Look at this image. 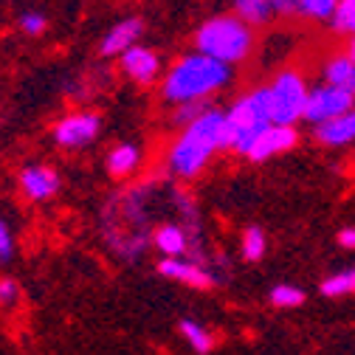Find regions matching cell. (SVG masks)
Wrapping results in <instances>:
<instances>
[{
	"label": "cell",
	"mask_w": 355,
	"mask_h": 355,
	"mask_svg": "<svg viewBox=\"0 0 355 355\" xmlns=\"http://www.w3.org/2000/svg\"><path fill=\"white\" fill-rule=\"evenodd\" d=\"M20 26H23L26 34H40L42 28H46V17L37 15V12H26V15L20 17Z\"/></svg>",
	"instance_id": "25"
},
{
	"label": "cell",
	"mask_w": 355,
	"mask_h": 355,
	"mask_svg": "<svg viewBox=\"0 0 355 355\" xmlns=\"http://www.w3.org/2000/svg\"><path fill=\"white\" fill-rule=\"evenodd\" d=\"M262 254H265V234L259 226H248L243 234V257L248 262H257L262 259Z\"/></svg>",
	"instance_id": "21"
},
{
	"label": "cell",
	"mask_w": 355,
	"mask_h": 355,
	"mask_svg": "<svg viewBox=\"0 0 355 355\" xmlns=\"http://www.w3.org/2000/svg\"><path fill=\"white\" fill-rule=\"evenodd\" d=\"M302 302H304V293L293 285H277L271 291V304H277V307H299Z\"/></svg>",
	"instance_id": "23"
},
{
	"label": "cell",
	"mask_w": 355,
	"mask_h": 355,
	"mask_svg": "<svg viewBox=\"0 0 355 355\" xmlns=\"http://www.w3.org/2000/svg\"><path fill=\"white\" fill-rule=\"evenodd\" d=\"M158 271L175 282H184V285H192V288H211L217 279L211 271H206L203 265L198 262H189V259H164L158 265Z\"/></svg>",
	"instance_id": "9"
},
{
	"label": "cell",
	"mask_w": 355,
	"mask_h": 355,
	"mask_svg": "<svg viewBox=\"0 0 355 355\" xmlns=\"http://www.w3.org/2000/svg\"><path fill=\"white\" fill-rule=\"evenodd\" d=\"M336 240H338V245H341V248H349V251H352V248H355V226L341 229Z\"/></svg>",
	"instance_id": "29"
},
{
	"label": "cell",
	"mask_w": 355,
	"mask_h": 355,
	"mask_svg": "<svg viewBox=\"0 0 355 355\" xmlns=\"http://www.w3.org/2000/svg\"><path fill=\"white\" fill-rule=\"evenodd\" d=\"M20 296V288L15 279H0V304H12Z\"/></svg>",
	"instance_id": "27"
},
{
	"label": "cell",
	"mask_w": 355,
	"mask_h": 355,
	"mask_svg": "<svg viewBox=\"0 0 355 355\" xmlns=\"http://www.w3.org/2000/svg\"><path fill=\"white\" fill-rule=\"evenodd\" d=\"M136 166H139V150L132 147V144L116 147V150L110 153V158H107L110 175H127V172H132Z\"/></svg>",
	"instance_id": "17"
},
{
	"label": "cell",
	"mask_w": 355,
	"mask_h": 355,
	"mask_svg": "<svg viewBox=\"0 0 355 355\" xmlns=\"http://www.w3.org/2000/svg\"><path fill=\"white\" fill-rule=\"evenodd\" d=\"M121 65L132 79H139V82H153L155 73H158V57L147 49H130L121 57Z\"/></svg>",
	"instance_id": "14"
},
{
	"label": "cell",
	"mask_w": 355,
	"mask_h": 355,
	"mask_svg": "<svg viewBox=\"0 0 355 355\" xmlns=\"http://www.w3.org/2000/svg\"><path fill=\"white\" fill-rule=\"evenodd\" d=\"M271 6L277 15H296L299 12V0H271Z\"/></svg>",
	"instance_id": "28"
},
{
	"label": "cell",
	"mask_w": 355,
	"mask_h": 355,
	"mask_svg": "<svg viewBox=\"0 0 355 355\" xmlns=\"http://www.w3.org/2000/svg\"><path fill=\"white\" fill-rule=\"evenodd\" d=\"M349 110H355V96L338 91V87H330V85H319L307 96L304 121L319 127V124H327V121H333V119H338Z\"/></svg>",
	"instance_id": "6"
},
{
	"label": "cell",
	"mask_w": 355,
	"mask_h": 355,
	"mask_svg": "<svg viewBox=\"0 0 355 355\" xmlns=\"http://www.w3.org/2000/svg\"><path fill=\"white\" fill-rule=\"evenodd\" d=\"M347 54H349V57H352V62H355V37L349 40V46H347Z\"/></svg>",
	"instance_id": "30"
},
{
	"label": "cell",
	"mask_w": 355,
	"mask_h": 355,
	"mask_svg": "<svg viewBox=\"0 0 355 355\" xmlns=\"http://www.w3.org/2000/svg\"><path fill=\"white\" fill-rule=\"evenodd\" d=\"M181 336L189 341V347L195 349V352H200V355H206L209 349H211V336H209V330L206 327H200L198 322H192V319H184L181 322Z\"/></svg>",
	"instance_id": "18"
},
{
	"label": "cell",
	"mask_w": 355,
	"mask_h": 355,
	"mask_svg": "<svg viewBox=\"0 0 355 355\" xmlns=\"http://www.w3.org/2000/svg\"><path fill=\"white\" fill-rule=\"evenodd\" d=\"M322 293L336 299V296H347V293H355V268H347L341 274H333L322 282Z\"/></svg>",
	"instance_id": "19"
},
{
	"label": "cell",
	"mask_w": 355,
	"mask_h": 355,
	"mask_svg": "<svg viewBox=\"0 0 355 355\" xmlns=\"http://www.w3.org/2000/svg\"><path fill=\"white\" fill-rule=\"evenodd\" d=\"M20 187L31 200H46L60 189V175L49 166H28L20 175Z\"/></svg>",
	"instance_id": "10"
},
{
	"label": "cell",
	"mask_w": 355,
	"mask_h": 355,
	"mask_svg": "<svg viewBox=\"0 0 355 355\" xmlns=\"http://www.w3.org/2000/svg\"><path fill=\"white\" fill-rule=\"evenodd\" d=\"M223 130H226V113L220 110H209L195 124H189L169 153L172 172L181 178H195L217 150H223Z\"/></svg>",
	"instance_id": "1"
},
{
	"label": "cell",
	"mask_w": 355,
	"mask_h": 355,
	"mask_svg": "<svg viewBox=\"0 0 355 355\" xmlns=\"http://www.w3.org/2000/svg\"><path fill=\"white\" fill-rule=\"evenodd\" d=\"M330 23H333V28H336V31L355 37V0H341Z\"/></svg>",
	"instance_id": "22"
},
{
	"label": "cell",
	"mask_w": 355,
	"mask_h": 355,
	"mask_svg": "<svg viewBox=\"0 0 355 355\" xmlns=\"http://www.w3.org/2000/svg\"><path fill=\"white\" fill-rule=\"evenodd\" d=\"M96 132H99V116L76 113V116H68L57 124L54 139L62 147H85V144H91L96 139Z\"/></svg>",
	"instance_id": "7"
},
{
	"label": "cell",
	"mask_w": 355,
	"mask_h": 355,
	"mask_svg": "<svg viewBox=\"0 0 355 355\" xmlns=\"http://www.w3.org/2000/svg\"><path fill=\"white\" fill-rule=\"evenodd\" d=\"M141 28H144L141 20H124V23H119V26L102 40V54H105V57L127 54V51L132 49V42L139 40Z\"/></svg>",
	"instance_id": "13"
},
{
	"label": "cell",
	"mask_w": 355,
	"mask_h": 355,
	"mask_svg": "<svg viewBox=\"0 0 355 355\" xmlns=\"http://www.w3.org/2000/svg\"><path fill=\"white\" fill-rule=\"evenodd\" d=\"M254 46V34L248 28V23H243L240 17H214L209 23L200 26L198 31V49L203 57H211L223 65L240 62L248 57Z\"/></svg>",
	"instance_id": "4"
},
{
	"label": "cell",
	"mask_w": 355,
	"mask_h": 355,
	"mask_svg": "<svg viewBox=\"0 0 355 355\" xmlns=\"http://www.w3.org/2000/svg\"><path fill=\"white\" fill-rule=\"evenodd\" d=\"M12 248H15L12 232H9V226L3 223V220H0V262H6L12 257Z\"/></svg>",
	"instance_id": "26"
},
{
	"label": "cell",
	"mask_w": 355,
	"mask_h": 355,
	"mask_svg": "<svg viewBox=\"0 0 355 355\" xmlns=\"http://www.w3.org/2000/svg\"><path fill=\"white\" fill-rule=\"evenodd\" d=\"M322 79L330 87H338V91L355 96V62L349 54H333L324 65H322Z\"/></svg>",
	"instance_id": "11"
},
{
	"label": "cell",
	"mask_w": 355,
	"mask_h": 355,
	"mask_svg": "<svg viewBox=\"0 0 355 355\" xmlns=\"http://www.w3.org/2000/svg\"><path fill=\"white\" fill-rule=\"evenodd\" d=\"M296 141H299V136H296V130H293V127L271 124V127L265 130L262 136L254 141V147L248 150L245 158L262 164V161H268V158H274V155H279V153H288L291 147H296Z\"/></svg>",
	"instance_id": "8"
},
{
	"label": "cell",
	"mask_w": 355,
	"mask_h": 355,
	"mask_svg": "<svg viewBox=\"0 0 355 355\" xmlns=\"http://www.w3.org/2000/svg\"><path fill=\"white\" fill-rule=\"evenodd\" d=\"M232 79V71L229 65L217 62L211 57H203V54H192V57H184L178 62L166 82H164V96L169 102H198V99H206L209 94L220 91L226 82Z\"/></svg>",
	"instance_id": "2"
},
{
	"label": "cell",
	"mask_w": 355,
	"mask_h": 355,
	"mask_svg": "<svg viewBox=\"0 0 355 355\" xmlns=\"http://www.w3.org/2000/svg\"><path fill=\"white\" fill-rule=\"evenodd\" d=\"M316 141L319 144H327V147H344V144H352L355 141V110L327 121V124H319L316 127Z\"/></svg>",
	"instance_id": "12"
},
{
	"label": "cell",
	"mask_w": 355,
	"mask_h": 355,
	"mask_svg": "<svg viewBox=\"0 0 355 355\" xmlns=\"http://www.w3.org/2000/svg\"><path fill=\"white\" fill-rule=\"evenodd\" d=\"M211 107L206 105V99H198V102H184L181 107H178V113H175V119L178 121H187V124H195L200 116H206Z\"/></svg>",
	"instance_id": "24"
},
{
	"label": "cell",
	"mask_w": 355,
	"mask_h": 355,
	"mask_svg": "<svg viewBox=\"0 0 355 355\" xmlns=\"http://www.w3.org/2000/svg\"><path fill=\"white\" fill-rule=\"evenodd\" d=\"M341 0H299V15L310 20H333Z\"/></svg>",
	"instance_id": "20"
},
{
	"label": "cell",
	"mask_w": 355,
	"mask_h": 355,
	"mask_svg": "<svg viewBox=\"0 0 355 355\" xmlns=\"http://www.w3.org/2000/svg\"><path fill=\"white\" fill-rule=\"evenodd\" d=\"M234 9H237V17L248 26H262L271 20V15H277L271 0H234Z\"/></svg>",
	"instance_id": "15"
},
{
	"label": "cell",
	"mask_w": 355,
	"mask_h": 355,
	"mask_svg": "<svg viewBox=\"0 0 355 355\" xmlns=\"http://www.w3.org/2000/svg\"><path fill=\"white\" fill-rule=\"evenodd\" d=\"M155 245H158V251L166 254V259H178V257L187 251L189 243H187L184 229H178V226H164V229L155 232Z\"/></svg>",
	"instance_id": "16"
},
{
	"label": "cell",
	"mask_w": 355,
	"mask_h": 355,
	"mask_svg": "<svg viewBox=\"0 0 355 355\" xmlns=\"http://www.w3.org/2000/svg\"><path fill=\"white\" fill-rule=\"evenodd\" d=\"M268 91V113H271V124H282V127H293L296 119H304V107H307V96L310 87L304 85L302 73L296 71H282L277 73V79L271 85H265Z\"/></svg>",
	"instance_id": "5"
},
{
	"label": "cell",
	"mask_w": 355,
	"mask_h": 355,
	"mask_svg": "<svg viewBox=\"0 0 355 355\" xmlns=\"http://www.w3.org/2000/svg\"><path fill=\"white\" fill-rule=\"evenodd\" d=\"M271 127L268 113V91L257 87L248 96L237 99L226 113V130H223V150L232 147L240 155H248L254 141Z\"/></svg>",
	"instance_id": "3"
}]
</instances>
